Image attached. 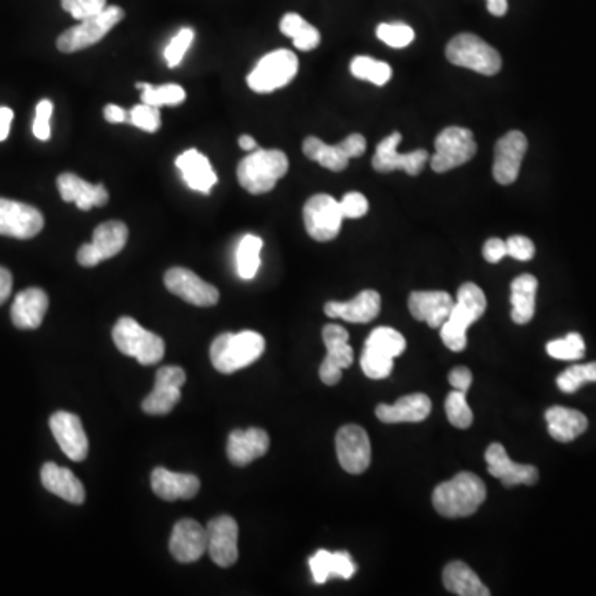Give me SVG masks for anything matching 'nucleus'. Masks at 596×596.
Masks as SVG:
<instances>
[{"mask_svg":"<svg viewBox=\"0 0 596 596\" xmlns=\"http://www.w3.org/2000/svg\"><path fill=\"white\" fill-rule=\"evenodd\" d=\"M47 310H49V295L42 289L32 287L15 297L10 317L15 327L20 330H35L44 322Z\"/></svg>","mask_w":596,"mask_h":596,"instance_id":"obj_26","label":"nucleus"},{"mask_svg":"<svg viewBox=\"0 0 596 596\" xmlns=\"http://www.w3.org/2000/svg\"><path fill=\"white\" fill-rule=\"evenodd\" d=\"M345 219H360L368 212V199L361 193H348L340 201Z\"/></svg>","mask_w":596,"mask_h":596,"instance_id":"obj_52","label":"nucleus"},{"mask_svg":"<svg viewBox=\"0 0 596 596\" xmlns=\"http://www.w3.org/2000/svg\"><path fill=\"white\" fill-rule=\"evenodd\" d=\"M186 383V373L179 366H163L156 373L154 388L141 408L151 416H163L173 411L181 399V388Z\"/></svg>","mask_w":596,"mask_h":596,"instance_id":"obj_14","label":"nucleus"},{"mask_svg":"<svg viewBox=\"0 0 596 596\" xmlns=\"http://www.w3.org/2000/svg\"><path fill=\"white\" fill-rule=\"evenodd\" d=\"M40 477L45 489L60 499L75 505L85 502V487L67 467L57 466L55 462H47L40 471Z\"/></svg>","mask_w":596,"mask_h":596,"instance_id":"obj_31","label":"nucleus"},{"mask_svg":"<svg viewBox=\"0 0 596 596\" xmlns=\"http://www.w3.org/2000/svg\"><path fill=\"white\" fill-rule=\"evenodd\" d=\"M343 219L340 201L330 194H315L303 206L305 229L318 242L333 241L340 234Z\"/></svg>","mask_w":596,"mask_h":596,"instance_id":"obj_10","label":"nucleus"},{"mask_svg":"<svg viewBox=\"0 0 596 596\" xmlns=\"http://www.w3.org/2000/svg\"><path fill=\"white\" fill-rule=\"evenodd\" d=\"M303 153L308 159L320 164L323 168L330 169L333 173H340L348 168L350 159L360 158L366 151L365 136L360 133L350 135L338 145H327L315 136H308L303 141Z\"/></svg>","mask_w":596,"mask_h":596,"instance_id":"obj_11","label":"nucleus"},{"mask_svg":"<svg viewBox=\"0 0 596 596\" xmlns=\"http://www.w3.org/2000/svg\"><path fill=\"white\" fill-rule=\"evenodd\" d=\"M77 260L78 264L83 265V267H95V265L103 262L100 255H98L97 249L93 247V244H85V246L80 247Z\"/></svg>","mask_w":596,"mask_h":596,"instance_id":"obj_55","label":"nucleus"},{"mask_svg":"<svg viewBox=\"0 0 596 596\" xmlns=\"http://www.w3.org/2000/svg\"><path fill=\"white\" fill-rule=\"evenodd\" d=\"M298 72V58L287 49L274 50L260 58L247 75V85L255 93H272L287 87Z\"/></svg>","mask_w":596,"mask_h":596,"instance_id":"obj_8","label":"nucleus"},{"mask_svg":"<svg viewBox=\"0 0 596 596\" xmlns=\"http://www.w3.org/2000/svg\"><path fill=\"white\" fill-rule=\"evenodd\" d=\"M60 2H62L63 10L78 22L101 14L108 7L106 0H60Z\"/></svg>","mask_w":596,"mask_h":596,"instance_id":"obj_49","label":"nucleus"},{"mask_svg":"<svg viewBox=\"0 0 596 596\" xmlns=\"http://www.w3.org/2000/svg\"><path fill=\"white\" fill-rule=\"evenodd\" d=\"M164 285L171 294L196 307H212L219 302V290L184 267L169 269L164 275Z\"/></svg>","mask_w":596,"mask_h":596,"instance_id":"obj_17","label":"nucleus"},{"mask_svg":"<svg viewBox=\"0 0 596 596\" xmlns=\"http://www.w3.org/2000/svg\"><path fill=\"white\" fill-rule=\"evenodd\" d=\"M482 254H484V259H486L487 262H491V264H499L500 260L504 259L505 255H507V246H505V242L502 241V239L492 237V239H489V241L484 244Z\"/></svg>","mask_w":596,"mask_h":596,"instance_id":"obj_53","label":"nucleus"},{"mask_svg":"<svg viewBox=\"0 0 596 596\" xmlns=\"http://www.w3.org/2000/svg\"><path fill=\"white\" fill-rule=\"evenodd\" d=\"M176 166L183 174L184 183L193 191L211 194V189L217 184V174L212 168L211 161L199 153L198 149H188L176 158Z\"/></svg>","mask_w":596,"mask_h":596,"instance_id":"obj_29","label":"nucleus"},{"mask_svg":"<svg viewBox=\"0 0 596 596\" xmlns=\"http://www.w3.org/2000/svg\"><path fill=\"white\" fill-rule=\"evenodd\" d=\"M446 57L452 65L481 75H497L502 67L500 53L474 34H459L447 44Z\"/></svg>","mask_w":596,"mask_h":596,"instance_id":"obj_6","label":"nucleus"},{"mask_svg":"<svg viewBox=\"0 0 596 596\" xmlns=\"http://www.w3.org/2000/svg\"><path fill=\"white\" fill-rule=\"evenodd\" d=\"M193 42L194 30L189 29V27H184V29L179 30L178 34L174 35L173 40L169 42L168 47L164 50V58H166L169 68L179 67V63L183 62L184 55H186Z\"/></svg>","mask_w":596,"mask_h":596,"instance_id":"obj_47","label":"nucleus"},{"mask_svg":"<svg viewBox=\"0 0 596 596\" xmlns=\"http://www.w3.org/2000/svg\"><path fill=\"white\" fill-rule=\"evenodd\" d=\"M262 247L264 242L260 237L252 234L242 237L236 252L237 274L242 280H252L259 272Z\"/></svg>","mask_w":596,"mask_h":596,"instance_id":"obj_38","label":"nucleus"},{"mask_svg":"<svg viewBox=\"0 0 596 596\" xmlns=\"http://www.w3.org/2000/svg\"><path fill=\"white\" fill-rule=\"evenodd\" d=\"M136 87L143 90L141 100L146 105L156 106H178L186 100V90L181 85L176 83H168V85H161V87H153L149 83H136Z\"/></svg>","mask_w":596,"mask_h":596,"instance_id":"obj_40","label":"nucleus"},{"mask_svg":"<svg viewBox=\"0 0 596 596\" xmlns=\"http://www.w3.org/2000/svg\"><path fill=\"white\" fill-rule=\"evenodd\" d=\"M401 143V135L395 131L376 146V153L371 159L373 168L378 173H391L401 169L409 176H418L429 161V153L426 149H416L413 153H398V146Z\"/></svg>","mask_w":596,"mask_h":596,"instance_id":"obj_15","label":"nucleus"},{"mask_svg":"<svg viewBox=\"0 0 596 596\" xmlns=\"http://www.w3.org/2000/svg\"><path fill=\"white\" fill-rule=\"evenodd\" d=\"M449 383H451L454 390L464 391L467 393L472 385V373L466 366H457L449 373Z\"/></svg>","mask_w":596,"mask_h":596,"instance_id":"obj_54","label":"nucleus"},{"mask_svg":"<svg viewBox=\"0 0 596 596\" xmlns=\"http://www.w3.org/2000/svg\"><path fill=\"white\" fill-rule=\"evenodd\" d=\"M393 361H395V358H390V356L383 355L380 351L365 347L363 355H361V370L371 380H383V378H388L391 375L393 366H395Z\"/></svg>","mask_w":596,"mask_h":596,"instance_id":"obj_45","label":"nucleus"},{"mask_svg":"<svg viewBox=\"0 0 596 596\" xmlns=\"http://www.w3.org/2000/svg\"><path fill=\"white\" fill-rule=\"evenodd\" d=\"M547 353L557 360H580L585 356V342L580 333H568L562 340L547 343Z\"/></svg>","mask_w":596,"mask_h":596,"instance_id":"obj_44","label":"nucleus"},{"mask_svg":"<svg viewBox=\"0 0 596 596\" xmlns=\"http://www.w3.org/2000/svg\"><path fill=\"white\" fill-rule=\"evenodd\" d=\"M365 347L380 351V353L390 356V358H398L406 350V340L395 328L380 327L371 332L370 337L366 340Z\"/></svg>","mask_w":596,"mask_h":596,"instance_id":"obj_41","label":"nucleus"},{"mask_svg":"<svg viewBox=\"0 0 596 596\" xmlns=\"http://www.w3.org/2000/svg\"><path fill=\"white\" fill-rule=\"evenodd\" d=\"M486 2L487 10H489L492 15H496V17H504V15L507 14V10H509L507 0H486Z\"/></svg>","mask_w":596,"mask_h":596,"instance_id":"obj_59","label":"nucleus"},{"mask_svg":"<svg viewBox=\"0 0 596 596\" xmlns=\"http://www.w3.org/2000/svg\"><path fill=\"white\" fill-rule=\"evenodd\" d=\"M548 433L558 443H572L588 429V419L577 409L552 406L545 413Z\"/></svg>","mask_w":596,"mask_h":596,"instance_id":"obj_32","label":"nucleus"},{"mask_svg":"<svg viewBox=\"0 0 596 596\" xmlns=\"http://www.w3.org/2000/svg\"><path fill=\"white\" fill-rule=\"evenodd\" d=\"M487 469L491 476L496 477L507 487L534 486L539 481V469L529 464H515L510 459L505 447L499 443H492L486 451Z\"/></svg>","mask_w":596,"mask_h":596,"instance_id":"obj_21","label":"nucleus"},{"mask_svg":"<svg viewBox=\"0 0 596 596\" xmlns=\"http://www.w3.org/2000/svg\"><path fill=\"white\" fill-rule=\"evenodd\" d=\"M537 289H539V282H537L534 275L530 274L519 275L510 285V290H512V295H510L512 320L517 325H525L534 318Z\"/></svg>","mask_w":596,"mask_h":596,"instance_id":"obj_35","label":"nucleus"},{"mask_svg":"<svg viewBox=\"0 0 596 596\" xmlns=\"http://www.w3.org/2000/svg\"><path fill=\"white\" fill-rule=\"evenodd\" d=\"M130 123L146 133H156L161 128V111L156 106L141 103L130 111Z\"/></svg>","mask_w":596,"mask_h":596,"instance_id":"obj_48","label":"nucleus"},{"mask_svg":"<svg viewBox=\"0 0 596 596\" xmlns=\"http://www.w3.org/2000/svg\"><path fill=\"white\" fill-rule=\"evenodd\" d=\"M376 37L393 49H404L409 44H413L414 30L408 24L403 22H393V24H380L376 29Z\"/></svg>","mask_w":596,"mask_h":596,"instance_id":"obj_46","label":"nucleus"},{"mask_svg":"<svg viewBox=\"0 0 596 596\" xmlns=\"http://www.w3.org/2000/svg\"><path fill=\"white\" fill-rule=\"evenodd\" d=\"M585 383H596V361L588 365L570 366L557 378V385L563 393H575Z\"/></svg>","mask_w":596,"mask_h":596,"instance_id":"obj_43","label":"nucleus"},{"mask_svg":"<svg viewBox=\"0 0 596 596\" xmlns=\"http://www.w3.org/2000/svg\"><path fill=\"white\" fill-rule=\"evenodd\" d=\"M151 487L156 496L163 500L193 499L201 489V482L193 474H178L164 467H156L151 474Z\"/></svg>","mask_w":596,"mask_h":596,"instance_id":"obj_30","label":"nucleus"},{"mask_svg":"<svg viewBox=\"0 0 596 596\" xmlns=\"http://www.w3.org/2000/svg\"><path fill=\"white\" fill-rule=\"evenodd\" d=\"M350 72L358 80L373 83L376 87H385L386 83L390 82L391 77H393V70H391L388 63L365 57V55H360V57L351 60Z\"/></svg>","mask_w":596,"mask_h":596,"instance_id":"obj_39","label":"nucleus"},{"mask_svg":"<svg viewBox=\"0 0 596 596\" xmlns=\"http://www.w3.org/2000/svg\"><path fill=\"white\" fill-rule=\"evenodd\" d=\"M486 496V484L481 477L472 472H461L434 489L433 505L446 519H461L476 514Z\"/></svg>","mask_w":596,"mask_h":596,"instance_id":"obj_1","label":"nucleus"},{"mask_svg":"<svg viewBox=\"0 0 596 596\" xmlns=\"http://www.w3.org/2000/svg\"><path fill=\"white\" fill-rule=\"evenodd\" d=\"M337 456L348 474H363L371 464V443L365 429L355 424L343 426L337 433Z\"/></svg>","mask_w":596,"mask_h":596,"instance_id":"obj_16","label":"nucleus"},{"mask_svg":"<svg viewBox=\"0 0 596 596\" xmlns=\"http://www.w3.org/2000/svg\"><path fill=\"white\" fill-rule=\"evenodd\" d=\"M12 120H14V111L7 108V106H0V141L9 138Z\"/></svg>","mask_w":596,"mask_h":596,"instance_id":"obj_57","label":"nucleus"},{"mask_svg":"<svg viewBox=\"0 0 596 596\" xmlns=\"http://www.w3.org/2000/svg\"><path fill=\"white\" fill-rule=\"evenodd\" d=\"M50 429L53 438L63 454L75 462L85 461L88 456V438L83 429L82 421L77 414L58 411L50 418Z\"/></svg>","mask_w":596,"mask_h":596,"instance_id":"obj_20","label":"nucleus"},{"mask_svg":"<svg viewBox=\"0 0 596 596\" xmlns=\"http://www.w3.org/2000/svg\"><path fill=\"white\" fill-rule=\"evenodd\" d=\"M169 550L181 563H193L207 552L206 527L191 519L179 520L174 525Z\"/></svg>","mask_w":596,"mask_h":596,"instance_id":"obj_22","label":"nucleus"},{"mask_svg":"<svg viewBox=\"0 0 596 596\" xmlns=\"http://www.w3.org/2000/svg\"><path fill=\"white\" fill-rule=\"evenodd\" d=\"M381 297L375 290H363L350 302H328L325 313L350 323H368L380 315Z\"/></svg>","mask_w":596,"mask_h":596,"instance_id":"obj_28","label":"nucleus"},{"mask_svg":"<svg viewBox=\"0 0 596 596\" xmlns=\"http://www.w3.org/2000/svg\"><path fill=\"white\" fill-rule=\"evenodd\" d=\"M310 570H312L315 583L327 582L333 575L350 580L356 572V565L351 560L348 552H327V550H318L313 557L308 560Z\"/></svg>","mask_w":596,"mask_h":596,"instance_id":"obj_33","label":"nucleus"},{"mask_svg":"<svg viewBox=\"0 0 596 596\" xmlns=\"http://www.w3.org/2000/svg\"><path fill=\"white\" fill-rule=\"evenodd\" d=\"M10 292H12V274L4 267H0V305L9 298Z\"/></svg>","mask_w":596,"mask_h":596,"instance_id":"obj_58","label":"nucleus"},{"mask_svg":"<svg viewBox=\"0 0 596 596\" xmlns=\"http://www.w3.org/2000/svg\"><path fill=\"white\" fill-rule=\"evenodd\" d=\"M289 171V158L280 149H254L237 166V179L250 194L270 193Z\"/></svg>","mask_w":596,"mask_h":596,"instance_id":"obj_2","label":"nucleus"},{"mask_svg":"<svg viewBox=\"0 0 596 596\" xmlns=\"http://www.w3.org/2000/svg\"><path fill=\"white\" fill-rule=\"evenodd\" d=\"M113 342L123 355L133 356L141 365H156L163 360V338L145 330L135 318L123 317L116 322Z\"/></svg>","mask_w":596,"mask_h":596,"instance_id":"obj_5","label":"nucleus"},{"mask_svg":"<svg viewBox=\"0 0 596 596\" xmlns=\"http://www.w3.org/2000/svg\"><path fill=\"white\" fill-rule=\"evenodd\" d=\"M265 340L260 333H222L212 342L211 355L212 365L219 373L232 375L236 371L247 368L254 361L264 355Z\"/></svg>","mask_w":596,"mask_h":596,"instance_id":"obj_4","label":"nucleus"},{"mask_svg":"<svg viewBox=\"0 0 596 596\" xmlns=\"http://www.w3.org/2000/svg\"><path fill=\"white\" fill-rule=\"evenodd\" d=\"M269 434L264 429H236L227 439V457L237 467H244L269 451Z\"/></svg>","mask_w":596,"mask_h":596,"instance_id":"obj_24","label":"nucleus"},{"mask_svg":"<svg viewBox=\"0 0 596 596\" xmlns=\"http://www.w3.org/2000/svg\"><path fill=\"white\" fill-rule=\"evenodd\" d=\"M128 242V227L120 221L103 222L93 232V247L101 260H108L120 254Z\"/></svg>","mask_w":596,"mask_h":596,"instance_id":"obj_36","label":"nucleus"},{"mask_svg":"<svg viewBox=\"0 0 596 596\" xmlns=\"http://www.w3.org/2000/svg\"><path fill=\"white\" fill-rule=\"evenodd\" d=\"M527 148L529 143L522 131H509L497 141L494 168H492L497 183L509 186L519 178L520 166L524 161Z\"/></svg>","mask_w":596,"mask_h":596,"instance_id":"obj_19","label":"nucleus"},{"mask_svg":"<svg viewBox=\"0 0 596 596\" xmlns=\"http://www.w3.org/2000/svg\"><path fill=\"white\" fill-rule=\"evenodd\" d=\"M409 312L418 322L441 328L451 315L454 300L447 292H413L408 300Z\"/></svg>","mask_w":596,"mask_h":596,"instance_id":"obj_25","label":"nucleus"},{"mask_svg":"<svg viewBox=\"0 0 596 596\" xmlns=\"http://www.w3.org/2000/svg\"><path fill=\"white\" fill-rule=\"evenodd\" d=\"M206 532L207 552L211 555L212 562L222 568L232 567L239 558V527L236 520L229 515H221L207 524Z\"/></svg>","mask_w":596,"mask_h":596,"instance_id":"obj_18","label":"nucleus"},{"mask_svg":"<svg viewBox=\"0 0 596 596\" xmlns=\"http://www.w3.org/2000/svg\"><path fill=\"white\" fill-rule=\"evenodd\" d=\"M280 30L282 34L294 40L295 47L302 52H312L317 49L322 40L317 27L308 24L307 20L295 12L284 15V19L280 20Z\"/></svg>","mask_w":596,"mask_h":596,"instance_id":"obj_37","label":"nucleus"},{"mask_svg":"<svg viewBox=\"0 0 596 596\" xmlns=\"http://www.w3.org/2000/svg\"><path fill=\"white\" fill-rule=\"evenodd\" d=\"M434 146L436 153L431 158V168L439 174L469 163L477 153L474 133L462 126L444 128L434 141Z\"/></svg>","mask_w":596,"mask_h":596,"instance_id":"obj_9","label":"nucleus"},{"mask_svg":"<svg viewBox=\"0 0 596 596\" xmlns=\"http://www.w3.org/2000/svg\"><path fill=\"white\" fill-rule=\"evenodd\" d=\"M431 399L423 393L403 396L395 404H380L376 418L386 424L421 423L431 413Z\"/></svg>","mask_w":596,"mask_h":596,"instance_id":"obj_27","label":"nucleus"},{"mask_svg":"<svg viewBox=\"0 0 596 596\" xmlns=\"http://www.w3.org/2000/svg\"><path fill=\"white\" fill-rule=\"evenodd\" d=\"M447 419L449 423L457 429L471 428L472 421H474V414L472 409L467 404L466 393L464 391H451L446 398Z\"/></svg>","mask_w":596,"mask_h":596,"instance_id":"obj_42","label":"nucleus"},{"mask_svg":"<svg viewBox=\"0 0 596 596\" xmlns=\"http://www.w3.org/2000/svg\"><path fill=\"white\" fill-rule=\"evenodd\" d=\"M103 115H105V120L108 123H113V125L115 123H126V121L130 123V113L118 105H106Z\"/></svg>","mask_w":596,"mask_h":596,"instance_id":"obj_56","label":"nucleus"},{"mask_svg":"<svg viewBox=\"0 0 596 596\" xmlns=\"http://www.w3.org/2000/svg\"><path fill=\"white\" fill-rule=\"evenodd\" d=\"M323 343L327 347V356L320 366V380L328 386H335L342 380V371L353 363V348L348 345V335L340 325H327L322 332Z\"/></svg>","mask_w":596,"mask_h":596,"instance_id":"obj_13","label":"nucleus"},{"mask_svg":"<svg viewBox=\"0 0 596 596\" xmlns=\"http://www.w3.org/2000/svg\"><path fill=\"white\" fill-rule=\"evenodd\" d=\"M44 224V216L37 207L0 198V236L25 241L39 236Z\"/></svg>","mask_w":596,"mask_h":596,"instance_id":"obj_12","label":"nucleus"},{"mask_svg":"<svg viewBox=\"0 0 596 596\" xmlns=\"http://www.w3.org/2000/svg\"><path fill=\"white\" fill-rule=\"evenodd\" d=\"M123 19H125V10L118 5H108L101 14L80 20V24L65 30L57 39L58 50L63 53H73L88 49L105 39L106 35L110 34V30Z\"/></svg>","mask_w":596,"mask_h":596,"instance_id":"obj_7","label":"nucleus"},{"mask_svg":"<svg viewBox=\"0 0 596 596\" xmlns=\"http://www.w3.org/2000/svg\"><path fill=\"white\" fill-rule=\"evenodd\" d=\"M239 146H241L242 149L249 151V153L250 151L257 149V143H255L254 138L249 135H242L241 138H239Z\"/></svg>","mask_w":596,"mask_h":596,"instance_id":"obj_60","label":"nucleus"},{"mask_svg":"<svg viewBox=\"0 0 596 596\" xmlns=\"http://www.w3.org/2000/svg\"><path fill=\"white\" fill-rule=\"evenodd\" d=\"M505 246H507V255L514 257V259L522 260V262L534 259L535 246L534 242L530 241L529 237H509V239L505 241Z\"/></svg>","mask_w":596,"mask_h":596,"instance_id":"obj_51","label":"nucleus"},{"mask_svg":"<svg viewBox=\"0 0 596 596\" xmlns=\"http://www.w3.org/2000/svg\"><path fill=\"white\" fill-rule=\"evenodd\" d=\"M487 298L484 290L472 282L462 285L451 315L441 327V338L451 351H464L467 347V328L484 315Z\"/></svg>","mask_w":596,"mask_h":596,"instance_id":"obj_3","label":"nucleus"},{"mask_svg":"<svg viewBox=\"0 0 596 596\" xmlns=\"http://www.w3.org/2000/svg\"><path fill=\"white\" fill-rule=\"evenodd\" d=\"M58 193L65 202H75L78 209L90 211L108 202V191L103 184H92L77 174L63 173L57 179Z\"/></svg>","mask_w":596,"mask_h":596,"instance_id":"obj_23","label":"nucleus"},{"mask_svg":"<svg viewBox=\"0 0 596 596\" xmlns=\"http://www.w3.org/2000/svg\"><path fill=\"white\" fill-rule=\"evenodd\" d=\"M444 587L447 592L459 596H489V588L477 577V573L472 570L467 563L452 562L444 568L443 572Z\"/></svg>","mask_w":596,"mask_h":596,"instance_id":"obj_34","label":"nucleus"},{"mask_svg":"<svg viewBox=\"0 0 596 596\" xmlns=\"http://www.w3.org/2000/svg\"><path fill=\"white\" fill-rule=\"evenodd\" d=\"M53 115V103L50 100H42L35 110L34 135L37 140L49 141L52 135L50 118Z\"/></svg>","mask_w":596,"mask_h":596,"instance_id":"obj_50","label":"nucleus"}]
</instances>
